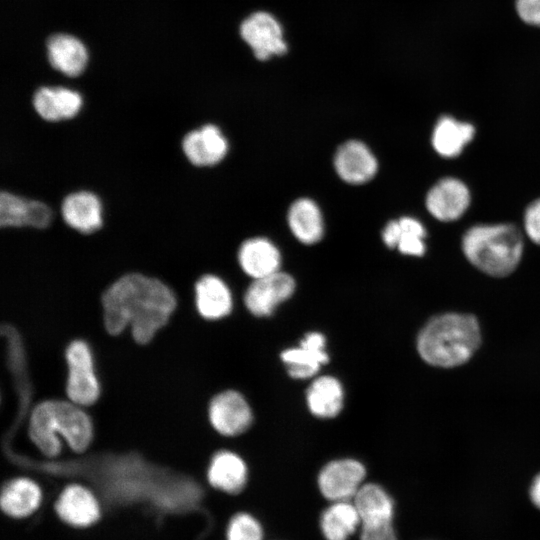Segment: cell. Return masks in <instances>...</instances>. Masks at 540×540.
<instances>
[{"label": "cell", "instance_id": "6da1fadb", "mask_svg": "<svg viewBox=\"0 0 540 540\" xmlns=\"http://www.w3.org/2000/svg\"><path fill=\"white\" fill-rule=\"evenodd\" d=\"M101 303L109 334L118 335L130 326L134 340L146 344L167 324L177 306V298L162 280L129 272L106 288Z\"/></svg>", "mask_w": 540, "mask_h": 540}, {"label": "cell", "instance_id": "7a4b0ae2", "mask_svg": "<svg viewBox=\"0 0 540 540\" xmlns=\"http://www.w3.org/2000/svg\"><path fill=\"white\" fill-rule=\"evenodd\" d=\"M28 435L44 457L55 458L62 451L61 438L73 452H85L93 438V425L85 409L73 402L46 400L32 409Z\"/></svg>", "mask_w": 540, "mask_h": 540}, {"label": "cell", "instance_id": "3957f363", "mask_svg": "<svg viewBox=\"0 0 540 540\" xmlns=\"http://www.w3.org/2000/svg\"><path fill=\"white\" fill-rule=\"evenodd\" d=\"M480 342V326L473 315L445 313L433 317L421 329L417 350L426 363L452 368L466 363Z\"/></svg>", "mask_w": 540, "mask_h": 540}, {"label": "cell", "instance_id": "277c9868", "mask_svg": "<svg viewBox=\"0 0 540 540\" xmlns=\"http://www.w3.org/2000/svg\"><path fill=\"white\" fill-rule=\"evenodd\" d=\"M462 249L469 262L493 277L511 274L523 252V237L513 224L476 225L466 231Z\"/></svg>", "mask_w": 540, "mask_h": 540}, {"label": "cell", "instance_id": "5b68a950", "mask_svg": "<svg viewBox=\"0 0 540 540\" xmlns=\"http://www.w3.org/2000/svg\"><path fill=\"white\" fill-rule=\"evenodd\" d=\"M66 361L67 399L82 408L93 405L100 395V384L88 344L83 340L72 341L66 349Z\"/></svg>", "mask_w": 540, "mask_h": 540}, {"label": "cell", "instance_id": "8992f818", "mask_svg": "<svg viewBox=\"0 0 540 540\" xmlns=\"http://www.w3.org/2000/svg\"><path fill=\"white\" fill-rule=\"evenodd\" d=\"M59 214L45 201L0 190V229L50 227Z\"/></svg>", "mask_w": 540, "mask_h": 540}, {"label": "cell", "instance_id": "52a82bcc", "mask_svg": "<svg viewBox=\"0 0 540 540\" xmlns=\"http://www.w3.org/2000/svg\"><path fill=\"white\" fill-rule=\"evenodd\" d=\"M240 36L259 61L282 56L288 50L280 22L266 11L248 15L240 25Z\"/></svg>", "mask_w": 540, "mask_h": 540}, {"label": "cell", "instance_id": "ba28073f", "mask_svg": "<svg viewBox=\"0 0 540 540\" xmlns=\"http://www.w3.org/2000/svg\"><path fill=\"white\" fill-rule=\"evenodd\" d=\"M182 153L196 168H210L224 160L229 144L222 130L213 123H205L187 131L180 142Z\"/></svg>", "mask_w": 540, "mask_h": 540}, {"label": "cell", "instance_id": "9c48e42d", "mask_svg": "<svg viewBox=\"0 0 540 540\" xmlns=\"http://www.w3.org/2000/svg\"><path fill=\"white\" fill-rule=\"evenodd\" d=\"M59 215L70 229L90 235L100 230L104 224V205L98 194L80 189L64 196Z\"/></svg>", "mask_w": 540, "mask_h": 540}, {"label": "cell", "instance_id": "30bf717a", "mask_svg": "<svg viewBox=\"0 0 540 540\" xmlns=\"http://www.w3.org/2000/svg\"><path fill=\"white\" fill-rule=\"evenodd\" d=\"M207 414L213 429L227 437L240 435L252 423V411L248 402L235 390L216 394L208 404Z\"/></svg>", "mask_w": 540, "mask_h": 540}, {"label": "cell", "instance_id": "8fae6325", "mask_svg": "<svg viewBox=\"0 0 540 540\" xmlns=\"http://www.w3.org/2000/svg\"><path fill=\"white\" fill-rule=\"evenodd\" d=\"M366 476L364 465L354 459H338L327 463L318 475L322 495L332 501H349L354 498Z\"/></svg>", "mask_w": 540, "mask_h": 540}, {"label": "cell", "instance_id": "7c38bea8", "mask_svg": "<svg viewBox=\"0 0 540 540\" xmlns=\"http://www.w3.org/2000/svg\"><path fill=\"white\" fill-rule=\"evenodd\" d=\"M294 279L283 272L254 279L246 290L244 303L246 308L255 316L271 315L276 307L294 293Z\"/></svg>", "mask_w": 540, "mask_h": 540}, {"label": "cell", "instance_id": "4fadbf2b", "mask_svg": "<svg viewBox=\"0 0 540 540\" xmlns=\"http://www.w3.org/2000/svg\"><path fill=\"white\" fill-rule=\"evenodd\" d=\"M31 105L43 121L59 123L76 118L84 103L78 91L63 86H42L33 93Z\"/></svg>", "mask_w": 540, "mask_h": 540}, {"label": "cell", "instance_id": "5bb4252c", "mask_svg": "<svg viewBox=\"0 0 540 540\" xmlns=\"http://www.w3.org/2000/svg\"><path fill=\"white\" fill-rule=\"evenodd\" d=\"M325 347L324 335L310 332L297 347L284 350L280 356L292 378L307 379L315 376L322 365L328 362L329 356Z\"/></svg>", "mask_w": 540, "mask_h": 540}, {"label": "cell", "instance_id": "9a60e30c", "mask_svg": "<svg viewBox=\"0 0 540 540\" xmlns=\"http://www.w3.org/2000/svg\"><path fill=\"white\" fill-rule=\"evenodd\" d=\"M58 516L75 527H88L100 517V505L94 493L78 483L64 487L55 502Z\"/></svg>", "mask_w": 540, "mask_h": 540}, {"label": "cell", "instance_id": "2e32d148", "mask_svg": "<svg viewBox=\"0 0 540 540\" xmlns=\"http://www.w3.org/2000/svg\"><path fill=\"white\" fill-rule=\"evenodd\" d=\"M470 204L466 185L452 177L438 181L428 192L426 207L440 221H454L462 216Z\"/></svg>", "mask_w": 540, "mask_h": 540}, {"label": "cell", "instance_id": "e0dca14e", "mask_svg": "<svg viewBox=\"0 0 540 540\" xmlns=\"http://www.w3.org/2000/svg\"><path fill=\"white\" fill-rule=\"evenodd\" d=\"M206 478L212 489L236 495L246 486L248 469L238 454L230 450H219L210 458Z\"/></svg>", "mask_w": 540, "mask_h": 540}, {"label": "cell", "instance_id": "ac0fdd59", "mask_svg": "<svg viewBox=\"0 0 540 540\" xmlns=\"http://www.w3.org/2000/svg\"><path fill=\"white\" fill-rule=\"evenodd\" d=\"M194 301L204 320H221L230 314L233 307L228 285L212 273L202 274L194 283Z\"/></svg>", "mask_w": 540, "mask_h": 540}, {"label": "cell", "instance_id": "d6986e66", "mask_svg": "<svg viewBox=\"0 0 540 540\" xmlns=\"http://www.w3.org/2000/svg\"><path fill=\"white\" fill-rule=\"evenodd\" d=\"M337 174L350 184H363L377 172V160L362 142L351 140L342 144L335 155Z\"/></svg>", "mask_w": 540, "mask_h": 540}, {"label": "cell", "instance_id": "ffe728a7", "mask_svg": "<svg viewBox=\"0 0 540 540\" xmlns=\"http://www.w3.org/2000/svg\"><path fill=\"white\" fill-rule=\"evenodd\" d=\"M42 502V490L28 477H16L0 484V510L8 516L24 518Z\"/></svg>", "mask_w": 540, "mask_h": 540}, {"label": "cell", "instance_id": "44dd1931", "mask_svg": "<svg viewBox=\"0 0 540 540\" xmlns=\"http://www.w3.org/2000/svg\"><path fill=\"white\" fill-rule=\"evenodd\" d=\"M242 270L254 279L279 271L281 257L277 247L265 238H252L242 243L238 252Z\"/></svg>", "mask_w": 540, "mask_h": 540}, {"label": "cell", "instance_id": "7402d4cb", "mask_svg": "<svg viewBox=\"0 0 540 540\" xmlns=\"http://www.w3.org/2000/svg\"><path fill=\"white\" fill-rule=\"evenodd\" d=\"M48 59L51 66L68 77H77L87 64V51L77 38L57 34L47 41Z\"/></svg>", "mask_w": 540, "mask_h": 540}, {"label": "cell", "instance_id": "603a6c76", "mask_svg": "<svg viewBox=\"0 0 540 540\" xmlns=\"http://www.w3.org/2000/svg\"><path fill=\"white\" fill-rule=\"evenodd\" d=\"M353 499L360 516V526L392 523L394 502L381 486L374 483L363 484Z\"/></svg>", "mask_w": 540, "mask_h": 540}, {"label": "cell", "instance_id": "cb8c5ba5", "mask_svg": "<svg viewBox=\"0 0 540 540\" xmlns=\"http://www.w3.org/2000/svg\"><path fill=\"white\" fill-rule=\"evenodd\" d=\"M343 401V387L335 377L320 376L307 389V406L314 416L320 418L337 416L343 407Z\"/></svg>", "mask_w": 540, "mask_h": 540}, {"label": "cell", "instance_id": "d4e9b609", "mask_svg": "<svg viewBox=\"0 0 540 540\" xmlns=\"http://www.w3.org/2000/svg\"><path fill=\"white\" fill-rule=\"evenodd\" d=\"M425 236L426 231L423 225L412 217L390 221L382 233L383 241L389 248L396 247L401 253L412 256L424 254Z\"/></svg>", "mask_w": 540, "mask_h": 540}, {"label": "cell", "instance_id": "484cf974", "mask_svg": "<svg viewBox=\"0 0 540 540\" xmlns=\"http://www.w3.org/2000/svg\"><path fill=\"white\" fill-rule=\"evenodd\" d=\"M474 127L450 116L441 117L433 131L432 144L438 154L452 158L459 155L474 136Z\"/></svg>", "mask_w": 540, "mask_h": 540}, {"label": "cell", "instance_id": "4316f807", "mask_svg": "<svg viewBox=\"0 0 540 540\" xmlns=\"http://www.w3.org/2000/svg\"><path fill=\"white\" fill-rule=\"evenodd\" d=\"M288 223L295 237L304 244H314L322 238V215L319 207L310 199L301 198L291 205Z\"/></svg>", "mask_w": 540, "mask_h": 540}, {"label": "cell", "instance_id": "83f0119b", "mask_svg": "<svg viewBox=\"0 0 540 540\" xmlns=\"http://www.w3.org/2000/svg\"><path fill=\"white\" fill-rule=\"evenodd\" d=\"M360 525L358 511L349 501L333 502L320 517V528L326 540H348Z\"/></svg>", "mask_w": 540, "mask_h": 540}, {"label": "cell", "instance_id": "f1b7e54d", "mask_svg": "<svg viewBox=\"0 0 540 540\" xmlns=\"http://www.w3.org/2000/svg\"><path fill=\"white\" fill-rule=\"evenodd\" d=\"M225 540H263V530L252 515L237 512L227 522Z\"/></svg>", "mask_w": 540, "mask_h": 540}, {"label": "cell", "instance_id": "f546056e", "mask_svg": "<svg viewBox=\"0 0 540 540\" xmlns=\"http://www.w3.org/2000/svg\"><path fill=\"white\" fill-rule=\"evenodd\" d=\"M524 228L531 241L540 245V199L533 201L526 208Z\"/></svg>", "mask_w": 540, "mask_h": 540}, {"label": "cell", "instance_id": "4dcf8cb0", "mask_svg": "<svg viewBox=\"0 0 540 540\" xmlns=\"http://www.w3.org/2000/svg\"><path fill=\"white\" fill-rule=\"evenodd\" d=\"M515 8L523 22L540 26V0H516Z\"/></svg>", "mask_w": 540, "mask_h": 540}, {"label": "cell", "instance_id": "1f68e13d", "mask_svg": "<svg viewBox=\"0 0 540 540\" xmlns=\"http://www.w3.org/2000/svg\"><path fill=\"white\" fill-rule=\"evenodd\" d=\"M360 540H397V536L392 523L362 525Z\"/></svg>", "mask_w": 540, "mask_h": 540}, {"label": "cell", "instance_id": "d6a6232c", "mask_svg": "<svg viewBox=\"0 0 540 540\" xmlns=\"http://www.w3.org/2000/svg\"><path fill=\"white\" fill-rule=\"evenodd\" d=\"M529 493L532 503L540 509V474L534 478Z\"/></svg>", "mask_w": 540, "mask_h": 540}]
</instances>
